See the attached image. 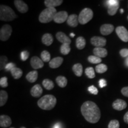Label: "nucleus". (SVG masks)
<instances>
[{
    "instance_id": "f257e3e1",
    "label": "nucleus",
    "mask_w": 128,
    "mask_h": 128,
    "mask_svg": "<svg viewBox=\"0 0 128 128\" xmlns=\"http://www.w3.org/2000/svg\"><path fill=\"white\" fill-rule=\"evenodd\" d=\"M81 114L88 122L96 124L101 118L100 108L94 102L87 101L81 107Z\"/></svg>"
},
{
    "instance_id": "f03ea898",
    "label": "nucleus",
    "mask_w": 128,
    "mask_h": 128,
    "mask_svg": "<svg viewBox=\"0 0 128 128\" xmlns=\"http://www.w3.org/2000/svg\"><path fill=\"white\" fill-rule=\"evenodd\" d=\"M56 102V98L55 96L51 94H47L43 96L38 100V105L41 109L50 110L55 108Z\"/></svg>"
},
{
    "instance_id": "7ed1b4c3",
    "label": "nucleus",
    "mask_w": 128,
    "mask_h": 128,
    "mask_svg": "<svg viewBox=\"0 0 128 128\" xmlns=\"http://www.w3.org/2000/svg\"><path fill=\"white\" fill-rule=\"evenodd\" d=\"M17 17L15 12L8 6L1 5L0 6V20L4 22H11Z\"/></svg>"
},
{
    "instance_id": "20e7f679",
    "label": "nucleus",
    "mask_w": 128,
    "mask_h": 128,
    "mask_svg": "<svg viewBox=\"0 0 128 128\" xmlns=\"http://www.w3.org/2000/svg\"><path fill=\"white\" fill-rule=\"evenodd\" d=\"M57 11L55 8H46L40 14L39 22L42 23H48L54 20Z\"/></svg>"
},
{
    "instance_id": "39448f33",
    "label": "nucleus",
    "mask_w": 128,
    "mask_h": 128,
    "mask_svg": "<svg viewBox=\"0 0 128 128\" xmlns=\"http://www.w3.org/2000/svg\"><path fill=\"white\" fill-rule=\"evenodd\" d=\"M93 12L91 8H85L78 16V22L81 24H86L93 17Z\"/></svg>"
},
{
    "instance_id": "423d86ee",
    "label": "nucleus",
    "mask_w": 128,
    "mask_h": 128,
    "mask_svg": "<svg viewBox=\"0 0 128 128\" xmlns=\"http://www.w3.org/2000/svg\"><path fill=\"white\" fill-rule=\"evenodd\" d=\"M12 32V26L9 24H4L0 30V39L6 42L10 38Z\"/></svg>"
},
{
    "instance_id": "0eeeda50",
    "label": "nucleus",
    "mask_w": 128,
    "mask_h": 128,
    "mask_svg": "<svg viewBox=\"0 0 128 128\" xmlns=\"http://www.w3.org/2000/svg\"><path fill=\"white\" fill-rule=\"evenodd\" d=\"M108 5V12L110 16H114L116 14L117 11L119 8V1L118 0H108L107 1Z\"/></svg>"
},
{
    "instance_id": "6e6552de",
    "label": "nucleus",
    "mask_w": 128,
    "mask_h": 128,
    "mask_svg": "<svg viewBox=\"0 0 128 128\" xmlns=\"http://www.w3.org/2000/svg\"><path fill=\"white\" fill-rule=\"evenodd\" d=\"M116 33L121 40L124 42H128V31L124 26H118L116 28Z\"/></svg>"
},
{
    "instance_id": "1a4fd4ad",
    "label": "nucleus",
    "mask_w": 128,
    "mask_h": 128,
    "mask_svg": "<svg viewBox=\"0 0 128 128\" xmlns=\"http://www.w3.org/2000/svg\"><path fill=\"white\" fill-rule=\"evenodd\" d=\"M91 44L96 46V48H103L106 46L107 43L106 39L103 37L93 36L90 40Z\"/></svg>"
},
{
    "instance_id": "9d476101",
    "label": "nucleus",
    "mask_w": 128,
    "mask_h": 128,
    "mask_svg": "<svg viewBox=\"0 0 128 128\" xmlns=\"http://www.w3.org/2000/svg\"><path fill=\"white\" fill-rule=\"evenodd\" d=\"M68 12L65 11H62V12H57L54 17V21L55 23L60 24L63 23L68 20Z\"/></svg>"
},
{
    "instance_id": "9b49d317",
    "label": "nucleus",
    "mask_w": 128,
    "mask_h": 128,
    "mask_svg": "<svg viewBox=\"0 0 128 128\" xmlns=\"http://www.w3.org/2000/svg\"><path fill=\"white\" fill-rule=\"evenodd\" d=\"M14 2L16 8L21 13L24 14L28 12V6L23 1H22V0H15Z\"/></svg>"
},
{
    "instance_id": "f8f14e48",
    "label": "nucleus",
    "mask_w": 128,
    "mask_h": 128,
    "mask_svg": "<svg viewBox=\"0 0 128 128\" xmlns=\"http://www.w3.org/2000/svg\"><path fill=\"white\" fill-rule=\"evenodd\" d=\"M30 64L33 69L38 70L43 68L44 66V61L38 56H33L30 60Z\"/></svg>"
},
{
    "instance_id": "ddd939ff",
    "label": "nucleus",
    "mask_w": 128,
    "mask_h": 128,
    "mask_svg": "<svg viewBox=\"0 0 128 128\" xmlns=\"http://www.w3.org/2000/svg\"><path fill=\"white\" fill-rule=\"evenodd\" d=\"M112 107L114 109L118 110V111H121L125 109L127 107V103L125 101L122 99H117L113 103Z\"/></svg>"
},
{
    "instance_id": "4468645a",
    "label": "nucleus",
    "mask_w": 128,
    "mask_h": 128,
    "mask_svg": "<svg viewBox=\"0 0 128 128\" xmlns=\"http://www.w3.org/2000/svg\"><path fill=\"white\" fill-rule=\"evenodd\" d=\"M56 38L62 44H70L71 43V40L70 38L68 36H66L65 33L62 32H59L56 34Z\"/></svg>"
},
{
    "instance_id": "2eb2a0df",
    "label": "nucleus",
    "mask_w": 128,
    "mask_h": 128,
    "mask_svg": "<svg viewBox=\"0 0 128 128\" xmlns=\"http://www.w3.org/2000/svg\"><path fill=\"white\" fill-rule=\"evenodd\" d=\"M12 124V120L10 117L7 115H1L0 116V126L6 128L10 126Z\"/></svg>"
},
{
    "instance_id": "dca6fc26",
    "label": "nucleus",
    "mask_w": 128,
    "mask_h": 128,
    "mask_svg": "<svg viewBox=\"0 0 128 128\" xmlns=\"http://www.w3.org/2000/svg\"><path fill=\"white\" fill-rule=\"evenodd\" d=\"M114 26L110 24H104L100 27V33L102 35L106 36L111 34L114 30Z\"/></svg>"
},
{
    "instance_id": "f3484780",
    "label": "nucleus",
    "mask_w": 128,
    "mask_h": 128,
    "mask_svg": "<svg viewBox=\"0 0 128 128\" xmlns=\"http://www.w3.org/2000/svg\"><path fill=\"white\" fill-rule=\"evenodd\" d=\"M63 61H64L63 58L56 57L50 60V61L49 62V66H50V68H53V69L58 68L62 65V64L63 63Z\"/></svg>"
},
{
    "instance_id": "a211bd4d",
    "label": "nucleus",
    "mask_w": 128,
    "mask_h": 128,
    "mask_svg": "<svg viewBox=\"0 0 128 128\" xmlns=\"http://www.w3.org/2000/svg\"><path fill=\"white\" fill-rule=\"evenodd\" d=\"M43 93V89L39 84H36L32 88L30 94L33 97H40Z\"/></svg>"
},
{
    "instance_id": "6ab92c4d",
    "label": "nucleus",
    "mask_w": 128,
    "mask_h": 128,
    "mask_svg": "<svg viewBox=\"0 0 128 128\" xmlns=\"http://www.w3.org/2000/svg\"><path fill=\"white\" fill-rule=\"evenodd\" d=\"M67 24L72 27V28H76L78 24V16L76 14H71L69 16L68 20L66 21Z\"/></svg>"
},
{
    "instance_id": "aec40b11",
    "label": "nucleus",
    "mask_w": 128,
    "mask_h": 128,
    "mask_svg": "<svg viewBox=\"0 0 128 128\" xmlns=\"http://www.w3.org/2000/svg\"><path fill=\"white\" fill-rule=\"evenodd\" d=\"M94 55L97 57L105 58L108 56V50L103 48H95L93 49Z\"/></svg>"
},
{
    "instance_id": "412c9836",
    "label": "nucleus",
    "mask_w": 128,
    "mask_h": 128,
    "mask_svg": "<svg viewBox=\"0 0 128 128\" xmlns=\"http://www.w3.org/2000/svg\"><path fill=\"white\" fill-rule=\"evenodd\" d=\"M62 2V0H46L44 1V5L47 8H55L57 6H60Z\"/></svg>"
},
{
    "instance_id": "4be33fe9",
    "label": "nucleus",
    "mask_w": 128,
    "mask_h": 128,
    "mask_svg": "<svg viewBox=\"0 0 128 128\" xmlns=\"http://www.w3.org/2000/svg\"><path fill=\"white\" fill-rule=\"evenodd\" d=\"M42 42L46 46H50L54 42V38L50 33H45L42 38Z\"/></svg>"
},
{
    "instance_id": "5701e85b",
    "label": "nucleus",
    "mask_w": 128,
    "mask_h": 128,
    "mask_svg": "<svg viewBox=\"0 0 128 128\" xmlns=\"http://www.w3.org/2000/svg\"><path fill=\"white\" fill-rule=\"evenodd\" d=\"M38 78V72L36 70L32 71L30 72H28L26 76V78L28 80V82L33 83L37 81Z\"/></svg>"
},
{
    "instance_id": "b1692460",
    "label": "nucleus",
    "mask_w": 128,
    "mask_h": 128,
    "mask_svg": "<svg viewBox=\"0 0 128 128\" xmlns=\"http://www.w3.org/2000/svg\"><path fill=\"white\" fill-rule=\"evenodd\" d=\"M72 70L73 72L76 74V76H81L82 75L83 72V68L82 65L81 64L78 63L72 66Z\"/></svg>"
},
{
    "instance_id": "393cba45",
    "label": "nucleus",
    "mask_w": 128,
    "mask_h": 128,
    "mask_svg": "<svg viewBox=\"0 0 128 128\" xmlns=\"http://www.w3.org/2000/svg\"><path fill=\"white\" fill-rule=\"evenodd\" d=\"M11 74L14 79L18 80L22 77L23 75V71L20 68L15 67L11 70Z\"/></svg>"
},
{
    "instance_id": "a878e982",
    "label": "nucleus",
    "mask_w": 128,
    "mask_h": 128,
    "mask_svg": "<svg viewBox=\"0 0 128 128\" xmlns=\"http://www.w3.org/2000/svg\"><path fill=\"white\" fill-rule=\"evenodd\" d=\"M56 82L60 88H64L66 86L68 80L64 76H58L56 78Z\"/></svg>"
},
{
    "instance_id": "bb28decb",
    "label": "nucleus",
    "mask_w": 128,
    "mask_h": 128,
    "mask_svg": "<svg viewBox=\"0 0 128 128\" xmlns=\"http://www.w3.org/2000/svg\"><path fill=\"white\" fill-rule=\"evenodd\" d=\"M86 45V40L82 36L78 37L76 39V46L79 50H82Z\"/></svg>"
},
{
    "instance_id": "cd10ccee",
    "label": "nucleus",
    "mask_w": 128,
    "mask_h": 128,
    "mask_svg": "<svg viewBox=\"0 0 128 128\" xmlns=\"http://www.w3.org/2000/svg\"><path fill=\"white\" fill-rule=\"evenodd\" d=\"M42 85L44 88L48 90H51L54 88V82L49 79H44L42 82Z\"/></svg>"
},
{
    "instance_id": "c85d7f7f",
    "label": "nucleus",
    "mask_w": 128,
    "mask_h": 128,
    "mask_svg": "<svg viewBox=\"0 0 128 128\" xmlns=\"http://www.w3.org/2000/svg\"><path fill=\"white\" fill-rule=\"evenodd\" d=\"M8 100V94L4 90L0 92V106L2 107L6 103Z\"/></svg>"
},
{
    "instance_id": "c756f323",
    "label": "nucleus",
    "mask_w": 128,
    "mask_h": 128,
    "mask_svg": "<svg viewBox=\"0 0 128 128\" xmlns=\"http://www.w3.org/2000/svg\"><path fill=\"white\" fill-rule=\"evenodd\" d=\"M71 51V47L69 44H62L60 48V52L62 55H66Z\"/></svg>"
},
{
    "instance_id": "7c9ffc66",
    "label": "nucleus",
    "mask_w": 128,
    "mask_h": 128,
    "mask_svg": "<svg viewBox=\"0 0 128 128\" xmlns=\"http://www.w3.org/2000/svg\"><path fill=\"white\" fill-rule=\"evenodd\" d=\"M108 71V66L104 64H100L96 66V71L98 74L104 73Z\"/></svg>"
},
{
    "instance_id": "2f4dec72",
    "label": "nucleus",
    "mask_w": 128,
    "mask_h": 128,
    "mask_svg": "<svg viewBox=\"0 0 128 128\" xmlns=\"http://www.w3.org/2000/svg\"><path fill=\"white\" fill-rule=\"evenodd\" d=\"M41 60L44 62H48L50 61V54L47 50L42 51L40 54Z\"/></svg>"
},
{
    "instance_id": "473e14b6",
    "label": "nucleus",
    "mask_w": 128,
    "mask_h": 128,
    "mask_svg": "<svg viewBox=\"0 0 128 128\" xmlns=\"http://www.w3.org/2000/svg\"><path fill=\"white\" fill-rule=\"evenodd\" d=\"M85 73L86 75L88 76V78L92 79L94 78L96 76L95 72H94V70L92 67H88L85 70Z\"/></svg>"
},
{
    "instance_id": "72a5a7b5",
    "label": "nucleus",
    "mask_w": 128,
    "mask_h": 128,
    "mask_svg": "<svg viewBox=\"0 0 128 128\" xmlns=\"http://www.w3.org/2000/svg\"><path fill=\"white\" fill-rule=\"evenodd\" d=\"M88 60L90 63L93 64H100L102 62V59L96 56L95 55H91L89 56L88 58Z\"/></svg>"
},
{
    "instance_id": "f704fd0d",
    "label": "nucleus",
    "mask_w": 128,
    "mask_h": 128,
    "mask_svg": "<svg viewBox=\"0 0 128 128\" xmlns=\"http://www.w3.org/2000/svg\"><path fill=\"white\" fill-rule=\"evenodd\" d=\"M8 58L6 56H1L0 57V70L5 69L6 65H7Z\"/></svg>"
},
{
    "instance_id": "c9c22d12",
    "label": "nucleus",
    "mask_w": 128,
    "mask_h": 128,
    "mask_svg": "<svg viewBox=\"0 0 128 128\" xmlns=\"http://www.w3.org/2000/svg\"><path fill=\"white\" fill-rule=\"evenodd\" d=\"M120 124L118 120H112L108 124V128H119Z\"/></svg>"
},
{
    "instance_id": "e433bc0d",
    "label": "nucleus",
    "mask_w": 128,
    "mask_h": 128,
    "mask_svg": "<svg viewBox=\"0 0 128 128\" xmlns=\"http://www.w3.org/2000/svg\"><path fill=\"white\" fill-rule=\"evenodd\" d=\"M8 86V78L6 76L1 78V79H0V86L2 88H6Z\"/></svg>"
},
{
    "instance_id": "4c0bfd02",
    "label": "nucleus",
    "mask_w": 128,
    "mask_h": 128,
    "mask_svg": "<svg viewBox=\"0 0 128 128\" xmlns=\"http://www.w3.org/2000/svg\"><path fill=\"white\" fill-rule=\"evenodd\" d=\"M88 91L91 94H94V95H97V94H98V89L94 86H90V87L88 88Z\"/></svg>"
},
{
    "instance_id": "58836bf2",
    "label": "nucleus",
    "mask_w": 128,
    "mask_h": 128,
    "mask_svg": "<svg viewBox=\"0 0 128 128\" xmlns=\"http://www.w3.org/2000/svg\"><path fill=\"white\" fill-rule=\"evenodd\" d=\"M28 57H29V53H28V51L24 50L21 52V59L23 61L26 60Z\"/></svg>"
},
{
    "instance_id": "ea45409f",
    "label": "nucleus",
    "mask_w": 128,
    "mask_h": 128,
    "mask_svg": "<svg viewBox=\"0 0 128 128\" xmlns=\"http://www.w3.org/2000/svg\"><path fill=\"white\" fill-rule=\"evenodd\" d=\"M120 55L123 58H126L128 56V49H121L120 50Z\"/></svg>"
},
{
    "instance_id": "a19ab883",
    "label": "nucleus",
    "mask_w": 128,
    "mask_h": 128,
    "mask_svg": "<svg viewBox=\"0 0 128 128\" xmlns=\"http://www.w3.org/2000/svg\"><path fill=\"white\" fill-rule=\"evenodd\" d=\"M16 66V65L13 63H8L7 64V65H6V68H5V69H6V71H10L11 70H12V69H13L14 68H15Z\"/></svg>"
},
{
    "instance_id": "79ce46f5",
    "label": "nucleus",
    "mask_w": 128,
    "mask_h": 128,
    "mask_svg": "<svg viewBox=\"0 0 128 128\" xmlns=\"http://www.w3.org/2000/svg\"><path fill=\"white\" fill-rule=\"evenodd\" d=\"M99 86L100 88H103L107 86V82L104 79H101L99 81Z\"/></svg>"
},
{
    "instance_id": "37998d69",
    "label": "nucleus",
    "mask_w": 128,
    "mask_h": 128,
    "mask_svg": "<svg viewBox=\"0 0 128 128\" xmlns=\"http://www.w3.org/2000/svg\"><path fill=\"white\" fill-rule=\"evenodd\" d=\"M121 92L125 97H128V87H124L121 90Z\"/></svg>"
},
{
    "instance_id": "c03bdc74",
    "label": "nucleus",
    "mask_w": 128,
    "mask_h": 128,
    "mask_svg": "<svg viewBox=\"0 0 128 128\" xmlns=\"http://www.w3.org/2000/svg\"><path fill=\"white\" fill-rule=\"evenodd\" d=\"M124 122L126 123V124H128V112H126L124 114Z\"/></svg>"
},
{
    "instance_id": "a18cd8bd",
    "label": "nucleus",
    "mask_w": 128,
    "mask_h": 128,
    "mask_svg": "<svg viewBox=\"0 0 128 128\" xmlns=\"http://www.w3.org/2000/svg\"><path fill=\"white\" fill-rule=\"evenodd\" d=\"M54 128H61V126L60 125V124L58 123V124H56L55 126H54Z\"/></svg>"
},
{
    "instance_id": "49530a36",
    "label": "nucleus",
    "mask_w": 128,
    "mask_h": 128,
    "mask_svg": "<svg viewBox=\"0 0 128 128\" xmlns=\"http://www.w3.org/2000/svg\"><path fill=\"white\" fill-rule=\"evenodd\" d=\"M70 36H71L72 38H74V37L75 36V34H74V33H71V34H70Z\"/></svg>"
},
{
    "instance_id": "de8ad7c7",
    "label": "nucleus",
    "mask_w": 128,
    "mask_h": 128,
    "mask_svg": "<svg viewBox=\"0 0 128 128\" xmlns=\"http://www.w3.org/2000/svg\"><path fill=\"white\" fill-rule=\"evenodd\" d=\"M126 65L128 66V58L127 59V60H126Z\"/></svg>"
},
{
    "instance_id": "09e8293b",
    "label": "nucleus",
    "mask_w": 128,
    "mask_h": 128,
    "mask_svg": "<svg viewBox=\"0 0 128 128\" xmlns=\"http://www.w3.org/2000/svg\"><path fill=\"white\" fill-rule=\"evenodd\" d=\"M120 13H124V10L123 9L120 10Z\"/></svg>"
},
{
    "instance_id": "8fccbe9b",
    "label": "nucleus",
    "mask_w": 128,
    "mask_h": 128,
    "mask_svg": "<svg viewBox=\"0 0 128 128\" xmlns=\"http://www.w3.org/2000/svg\"><path fill=\"white\" fill-rule=\"evenodd\" d=\"M20 128H26V127H24V126H22V127H21Z\"/></svg>"
},
{
    "instance_id": "3c124183",
    "label": "nucleus",
    "mask_w": 128,
    "mask_h": 128,
    "mask_svg": "<svg viewBox=\"0 0 128 128\" xmlns=\"http://www.w3.org/2000/svg\"><path fill=\"white\" fill-rule=\"evenodd\" d=\"M13 128V127H12V128Z\"/></svg>"
},
{
    "instance_id": "603ef678",
    "label": "nucleus",
    "mask_w": 128,
    "mask_h": 128,
    "mask_svg": "<svg viewBox=\"0 0 128 128\" xmlns=\"http://www.w3.org/2000/svg\"></svg>"
},
{
    "instance_id": "864d4df0",
    "label": "nucleus",
    "mask_w": 128,
    "mask_h": 128,
    "mask_svg": "<svg viewBox=\"0 0 128 128\" xmlns=\"http://www.w3.org/2000/svg\"></svg>"
}]
</instances>
